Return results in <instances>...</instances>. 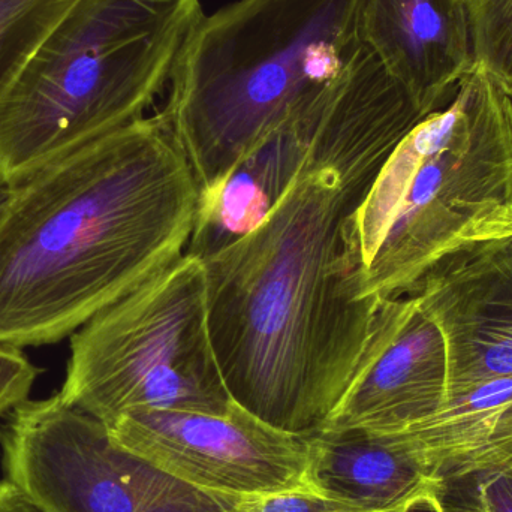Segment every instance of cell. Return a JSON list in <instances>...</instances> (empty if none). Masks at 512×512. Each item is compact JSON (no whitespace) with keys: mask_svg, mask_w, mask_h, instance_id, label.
I'll return each instance as SVG.
<instances>
[{"mask_svg":"<svg viewBox=\"0 0 512 512\" xmlns=\"http://www.w3.org/2000/svg\"><path fill=\"white\" fill-rule=\"evenodd\" d=\"M424 117L364 47L319 101L279 203L248 236L203 259L225 385L277 429L321 430L357 373L379 300L363 297L358 210Z\"/></svg>","mask_w":512,"mask_h":512,"instance_id":"1","label":"cell"},{"mask_svg":"<svg viewBox=\"0 0 512 512\" xmlns=\"http://www.w3.org/2000/svg\"><path fill=\"white\" fill-rule=\"evenodd\" d=\"M200 186L161 114L9 188L0 209V345L72 336L185 255Z\"/></svg>","mask_w":512,"mask_h":512,"instance_id":"2","label":"cell"},{"mask_svg":"<svg viewBox=\"0 0 512 512\" xmlns=\"http://www.w3.org/2000/svg\"><path fill=\"white\" fill-rule=\"evenodd\" d=\"M361 0H237L201 14L159 111L200 189L316 101L364 42Z\"/></svg>","mask_w":512,"mask_h":512,"instance_id":"3","label":"cell"},{"mask_svg":"<svg viewBox=\"0 0 512 512\" xmlns=\"http://www.w3.org/2000/svg\"><path fill=\"white\" fill-rule=\"evenodd\" d=\"M357 227L364 298L414 295L448 259L512 239V99L487 72L400 141Z\"/></svg>","mask_w":512,"mask_h":512,"instance_id":"4","label":"cell"},{"mask_svg":"<svg viewBox=\"0 0 512 512\" xmlns=\"http://www.w3.org/2000/svg\"><path fill=\"white\" fill-rule=\"evenodd\" d=\"M201 14L200 0H78L0 98V180L146 117Z\"/></svg>","mask_w":512,"mask_h":512,"instance_id":"5","label":"cell"},{"mask_svg":"<svg viewBox=\"0 0 512 512\" xmlns=\"http://www.w3.org/2000/svg\"><path fill=\"white\" fill-rule=\"evenodd\" d=\"M59 394L105 426L147 409L228 414L203 259L183 255L75 331Z\"/></svg>","mask_w":512,"mask_h":512,"instance_id":"6","label":"cell"},{"mask_svg":"<svg viewBox=\"0 0 512 512\" xmlns=\"http://www.w3.org/2000/svg\"><path fill=\"white\" fill-rule=\"evenodd\" d=\"M0 444L6 480L44 512H233L236 496L189 486L122 450L59 393L15 406Z\"/></svg>","mask_w":512,"mask_h":512,"instance_id":"7","label":"cell"},{"mask_svg":"<svg viewBox=\"0 0 512 512\" xmlns=\"http://www.w3.org/2000/svg\"><path fill=\"white\" fill-rule=\"evenodd\" d=\"M105 427L117 447L204 492L316 496L307 435L277 429L239 403L225 415L147 409Z\"/></svg>","mask_w":512,"mask_h":512,"instance_id":"8","label":"cell"},{"mask_svg":"<svg viewBox=\"0 0 512 512\" xmlns=\"http://www.w3.org/2000/svg\"><path fill=\"white\" fill-rule=\"evenodd\" d=\"M447 394V348L438 325L414 295L379 298L357 373L321 430L405 432L438 412Z\"/></svg>","mask_w":512,"mask_h":512,"instance_id":"9","label":"cell"},{"mask_svg":"<svg viewBox=\"0 0 512 512\" xmlns=\"http://www.w3.org/2000/svg\"><path fill=\"white\" fill-rule=\"evenodd\" d=\"M414 297L445 340L447 400L512 378V239L448 259Z\"/></svg>","mask_w":512,"mask_h":512,"instance_id":"10","label":"cell"},{"mask_svg":"<svg viewBox=\"0 0 512 512\" xmlns=\"http://www.w3.org/2000/svg\"><path fill=\"white\" fill-rule=\"evenodd\" d=\"M361 39L426 116L474 68L468 0H361Z\"/></svg>","mask_w":512,"mask_h":512,"instance_id":"11","label":"cell"},{"mask_svg":"<svg viewBox=\"0 0 512 512\" xmlns=\"http://www.w3.org/2000/svg\"><path fill=\"white\" fill-rule=\"evenodd\" d=\"M307 438L316 496L369 512H447V483L390 436L319 430Z\"/></svg>","mask_w":512,"mask_h":512,"instance_id":"12","label":"cell"},{"mask_svg":"<svg viewBox=\"0 0 512 512\" xmlns=\"http://www.w3.org/2000/svg\"><path fill=\"white\" fill-rule=\"evenodd\" d=\"M322 96L268 132L222 179L200 189L185 255L218 254L267 218L300 170Z\"/></svg>","mask_w":512,"mask_h":512,"instance_id":"13","label":"cell"},{"mask_svg":"<svg viewBox=\"0 0 512 512\" xmlns=\"http://www.w3.org/2000/svg\"><path fill=\"white\" fill-rule=\"evenodd\" d=\"M387 436L447 486L480 475L512 478V378L451 397L426 420Z\"/></svg>","mask_w":512,"mask_h":512,"instance_id":"14","label":"cell"},{"mask_svg":"<svg viewBox=\"0 0 512 512\" xmlns=\"http://www.w3.org/2000/svg\"><path fill=\"white\" fill-rule=\"evenodd\" d=\"M78 0H0V98Z\"/></svg>","mask_w":512,"mask_h":512,"instance_id":"15","label":"cell"},{"mask_svg":"<svg viewBox=\"0 0 512 512\" xmlns=\"http://www.w3.org/2000/svg\"><path fill=\"white\" fill-rule=\"evenodd\" d=\"M474 65L512 99V0H468Z\"/></svg>","mask_w":512,"mask_h":512,"instance_id":"16","label":"cell"},{"mask_svg":"<svg viewBox=\"0 0 512 512\" xmlns=\"http://www.w3.org/2000/svg\"><path fill=\"white\" fill-rule=\"evenodd\" d=\"M447 512H512V478L504 475H480L448 484L445 496Z\"/></svg>","mask_w":512,"mask_h":512,"instance_id":"17","label":"cell"},{"mask_svg":"<svg viewBox=\"0 0 512 512\" xmlns=\"http://www.w3.org/2000/svg\"><path fill=\"white\" fill-rule=\"evenodd\" d=\"M38 375L23 349L0 345V417L29 399Z\"/></svg>","mask_w":512,"mask_h":512,"instance_id":"18","label":"cell"},{"mask_svg":"<svg viewBox=\"0 0 512 512\" xmlns=\"http://www.w3.org/2000/svg\"><path fill=\"white\" fill-rule=\"evenodd\" d=\"M233 512H369L304 493H286V495L236 496Z\"/></svg>","mask_w":512,"mask_h":512,"instance_id":"19","label":"cell"},{"mask_svg":"<svg viewBox=\"0 0 512 512\" xmlns=\"http://www.w3.org/2000/svg\"><path fill=\"white\" fill-rule=\"evenodd\" d=\"M0 512H44L12 481H0Z\"/></svg>","mask_w":512,"mask_h":512,"instance_id":"20","label":"cell"},{"mask_svg":"<svg viewBox=\"0 0 512 512\" xmlns=\"http://www.w3.org/2000/svg\"><path fill=\"white\" fill-rule=\"evenodd\" d=\"M9 188L5 183L0 180V209H2L3 203H5L6 197H8Z\"/></svg>","mask_w":512,"mask_h":512,"instance_id":"21","label":"cell"}]
</instances>
